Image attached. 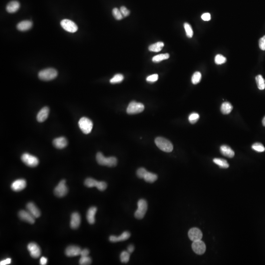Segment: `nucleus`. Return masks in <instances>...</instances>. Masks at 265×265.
<instances>
[{
  "instance_id": "nucleus-49",
  "label": "nucleus",
  "mask_w": 265,
  "mask_h": 265,
  "mask_svg": "<svg viewBox=\"0 0 265 265\" xmlns=\"http://www.w3.org/2000/svg\"><path fill=\"white\" fill-rule=\"evenodd\" d=\"M134 246L133 245H132V244H130V245L128 247V251L129 253H133L134 250Z\"/></svg>"
},
{
  "instance_id": "nucleus-45",
  "label": "nucleus",
  "mask_w": 265,
  "mask_h": 265,
  "mask_svg": "<svg viewBox=\"0 0 265 265\" xmlns=\"http://www.w3.org/2000/svg\"><path fill=\"white\" fill-rule=\"evenodd\" d=\"M201 18L205 21H208L211 20V15L209 13H205L201 16Z\"/></svg>"
},
{
  "instance_id": "nucleus-4",
  "label": "nucleus",
  "mask_w": 265,
  "mask_h": 265,
  "mask_svg": "<svg viewBox=\"0 0 265 265\" xmlns=\"http://www.w3.org/2000/svg\"><path fill=\"white\" fill-rule=\"evenodd\" d=\"M147 210V203L146 200L141 199L138 202V209L135 213V216L138 220L143 219Z\"/></svg>"
},
{
  "instance_id": "nucleus-36",
  "label": "nucleus",
  "mask_w": 265,
  "mask_h": 265,
  "mask_svg": "<svg viewBox=\"0 0 265 265\" xmlns=\"http://www.w3.org/2000/svg\"><path fill=\"white\" fill-rule=\"evenodd\" d=\"M112 13L116 20H122L124 18L121 12V11L117 8H114V9H112Z\"/></svg>"
},
{
  "instance_id": "nucleus-24",
  "label": "nucleus",
  "mask_w": 265,
  "mask_h": 265,
  "mask_svg": "<svg viewBox=\"0 0 265 265\" xmlns=\"http://www.w3.org/2000/svg\"><path fill=\"white\" fill-rule=\"evenodd\" d=\"M220 152L222 155L226 157L232 158L234 157L235 155L234 151L230 147L226 145H223L220 148Z\"/></svg>"
},
{
  "instance_id": "nucleus-42",
  "label": "nucleus",
  "mask_w": 265,
  "mask_h": 265,
  "mask_svg": "<svg viewBox=\"0 0 265 265\" xmlns=\"http://www.w3.org/2000/svg\"><path fill=\"white\" fill-rule=\"evenodd\" d=\"M159 76L157 74H153L149 76L146 78V81L148 82L154 83L156 82L158 80Z\"/></svg>"
},
{
  "instance_id": "nucleus-22",
  "label": "nucleus",
  "mask_w": 265,
  "mask_h": 265,
  "mask_svg": "<svg viewBox=\"0 0 265 265\" xmlns=\"http://www.w3.org/2000/svg\"><path fill=\"white\" fill-rule=\"evenodd\" d=\"M20 5L19 2L12 1L7 4L6 7V10L9 13H13L18 11L20 8Z\"/></svg>"
},
{
  "instance_id": "nucleus-27",
  "label": "nucleus",
  "mask_w": 265,
  "mask_h": 265,
  "mask_svg": "<svg viewBox=\"0 0 265 265\" xmlns=\"http://www.w3.org/2000/svg\"><path fill=\"white\" fill-rule=\"evenodd\" d=\"M99 184V181L92 178H88L85 181V185L88 188H93L95 187L97 188Z\"/></svg>"
},
{
  "instance_id": "nucleus-9",
  "label": "nucleus",
  "mask_w": 265,
  "mask_h": 265,
  "mask_svg": "<svg viewBox=\"0 0 265 265\" xmlns=\"http://www.w3.org/2000/svg\"><path fill=\"white\" fill-rule=\"evenodd\" d=\"M60 25L64 30L69 33H75L78 30V26L73 21L69 19H64L60 22Z\"/></svg>"
},
{
  "instance_id": "nucleus-6",
  "label": "nucleus",
  "mask_w": 265,
  "mask_h": 265,
  "mask_svg": "<svg viewBox=\"0 0 265 265\" xmlns=\"http://www.w3.org/2000/svg\"><path fill=\"white\" fill-rule=\"evenodd\" d=\"M144 109V106L140 103L132 101L127 108V112L129 115H135L143 112Z\"/></svg>"
},
{
  "instance_id": "nucleus-17",
  "label": "nucleus",
  "mask_w": 265,
  "mask_h": 265,
  "mask_svg": "<svg viewBox=\"0 0 265 265\" xmlns=\"http://www.w3.org/2000/svg\"><path fill=\"white\" fill-rule=\"evenodd\" d=\"M27 210L35 218H39L41 215L40 211L34 203L29 202L26 205Z\"/></svg>"
},
{
  "instance_id": "nucleus-29",
  "label": "nucleus",
  "mask_w": 265,
  "mask_h": 265,
  "mask_svg": "<svg viewBox=\"0 0 265 265\" xmlns=\"http://www.w3.org/2000/svg\"><path fill=\"white\" fill-rule=\"evenodd\" d=\"M213 162L221 168H227L229 166L227 161L224 159L215 158L213 160Z\"/></svg>"
},
{
  "instance_id": "nucleus-13",
  "label": "nucleus",
  "mask_w": 265,
  "mask_h": 265,
  "mask_svg": "<svg viewBox=\"0 0 265 265\" xmlns=\"http://www.w3.org/2000/svg\"><path fill=\"white\" fill-rule=\"evenodd\" d=\"M18 216L21 220L28 222L29 224H34L35 218L29 211L21 210L19 212Z\"/></svg>"
},
{
  "instance_id": "nucleus-39",
  "label": "nucleus",
  "mask_w": 265,
  "mask_h": 265,
  "mask_svg": "<svg viewBox=\"0 0 265 265\" xmlns=\"http://www.w3.org/2000/svg\"><path fill=\"white\" fill-rule=\"evenodd\" d=\"M252 148L256 151L258 152H263L265 151V148L262 144L259 143H256L252 145Z\"/></svg>"
},
{
  "instance_id": "nucleus-11",
  "label": "nucleus",
  "mask_w": 265,
  "mask_h": 265,
  "mask_svg": "<svg viewBox=\"0 0 265 265\" xmlns=\"http://www.w3.org/2000/svg\"><path fill=\"white\" fill-rule=\"evenodd\" d=\"M28 251L30 253L31 256L33 258H38L40 256L41 249L38 244L35 243H31L27 246Z\"/></svg>"
},
{
  "instance_id": "nucleus-16",
  "label": "nucleus",
  "mask_w": 265,
  "mask_h": 265,
  "mask_svg": "<svg viewBox=\"0 0 265 265\" xmlns=\"http://www.w3.org/2000/svg\"><path fill=\"white\" fill-rule=\"evenodd\" d=\"M81 216L78 212L72 213L71 216L70 227L73 229H77L81 224Z\"/></svg>"
},
{
  "instance_id": "nucleus-31",
  "label": "nucleus",
  "mask_w": 265,
  "mask_h": 265,
  "mask_svg": "<svg viewBox=\"0 0 265 265\" xmlns=\"http://www.w3.org/2000/svg\"><path fill=\"white\" fill-rule=\"evenodd\" d=\"M169 58V54H158L157 56H154L152 58V61L155 63H159L162 60L168 59Z\"/></svg>"
},
{
  "instance_id": "nucleus-2",
  "label": "nucleus",
  "mask_w": 265,
  "mask_h": 265,
  "mask_svg": "<svg viewBox=\"0 0 265 265\" xmlns=\"http://www.w3.org/2000/svg\"><path fill=\"white\" fill-rule=\"evenodd\" d=\"M155 143L161 150L166 152H171L173 150V144L169 140L162 137H158L155 139Z\"/></svg>"
},
{
  "instance_id": "nucleus-40",
  "label": "nucleus",
  "mask_w": 265,
  "mask_h": 265,
  "mask_svg": "<svg viewBox=\"0 0 265 265\" xmlns=\"http://www.w3.org/2000/svg\"><path fill=\"white\" fill-rule=\"evenodd\" d=\"M199 118V115L196 112H193L189 116V121L191 124H195Z\"/></svg>"
},
{
  "instance_id": "nucleus-41",
  "label": "nucleus",
  "mask_w": 265,
  "mask_h": 265,
  "mask_svg": "<svg viewBox=\"0 0 265 265\" xmlns=\"http://www.w3.org/2000/svg\"><path fill=\"white\" fill-rule=\"evenodd\" d=\"M148 171L145 169L144 168H140L137 171V175L140 178L144 179L145 175H146Z\"/></svg>"
},
{
  "instance_id": "nucleus-8",
  "label": "nucleus",
  "mask_w": 265,
  "mask_h": 265,
  "mask_svg": "<svg viewBox=\"0 0 265 265\" xmlns=\"http://www.w3.org/2000/svg\"><path fill=\"white\" fill-rule=\"evenodd\" d=\"M65 180L60 181L58 186L54 188V193L57 197H62L66 196L68 192V188L66 186Z\"/></svg>"
},
{
  "instance_id": "nucleus-34",
  "label": "nucleus",
  "mask_w": 265,
  "mask_h": 265,
  "mask_svg": "<svg viewBox=\"0 0 265 265\" xmlns=\"http://www.w3.org/2000/svg\"><path fill=\"white\" fill-rule=\"evenodd\" d=\"M201 79V74L199 72H196L192 77V82L194 85H196L200 82Z\"/></svg>"
},
{
  "instance_id": "nucleus-1",
  "label": "nucleus",
  "mask_w": 265,
  "mask_h": 265,
  "mask_svg": "<svg viewBox=\"0 0 265 265\" xmlns=\"http://www.w3.org/2000/svg\"><path fill=\"white\" fill-rule=\"evenodd\" d=\"M96 159L98 164L101 166L114 167L116 166L117 163V159L116 157H110L106 158L101 152H98L96 154Z\"/></svg>"
},
{
  "instance_id": "nucleus-38",
  "label": "nucleus",
  "mask_w": 265,
  "mask_h": 265,
  "mask_svg": "<svg viewBox=\"0 0 265 265\" xmlns=\"http://www.w3.org/2000/svg\"><path fill=\"white\" fill-rule=\"evenodd\" d=\"M92 262V259L89 256H81L79 260V264L81 265H90Z\"/></svg>"
},
{
  "instance_id": "nucleus-10",
  "label": "nucleus",
  "mask_w": 265,
  "mask_h": 265,
  "mask_svg": "<svg viewBox=\"0 0 265 265\" xmlns=\"http://www.w3.org/2000/svg\"><path fill=\"white\" fill-rule=\"evenodd\" d=\"M192 247V250L197 254H203L206 251V245L201 240L193 242Z\"/></svg>"
},
{
  "instance_id": "nucleus-50",
  "label": "nucleus",
  "mask_w": 265,
  "mask_h": 265,
  "mask_svg": "<svg viewBox=\"0 0 265 265\" xmlns=\"http://www.w3.org/2000/svg\"><path fill=\"white\" fill-rule=\"evenodd\" d=\"M262 124H263V126L265 127V116L263 118V121H262Z\"/></svg>"
},
{
  "instance_id": "nucleus-26",
  "label": "nucleus",
  "mask_w": 265,
  "mask_h": 265,
  "mask_svg": "<svg viewBox=\"0 0 265 265\" xmlns=\"http://www.w3.org/2000/svg\"><path fill=\"white\" fill-rule=\"evenodd\" d=\"M233 106L230 103L228 102H225L221 105L220 110L222 114L228 115L231 112Z\"/></svg>"
},
{
  "instance_id": "nucleus-28",
  "label": "nucleus",
  "mask_w": 265,
  "mask_h": 265,
  "mask_svg": "<svg viewBox=\"0 0 265 265\" xmlns=\"http://www.w3.org/2000/svg\"><path fill=\"white\" fill-rule=\"evenodd\" d=\"M257 87L260 90H264L265 88V80L261 75H258L255 78Z\"/></svg>"
},
{
  "instance_id": "nucleus-20",
  "label": "nucleus",
  "mask_w": 265,
  "mask_h": 265,
  "mask_svg": "<svg viewBox=\"0 0 265 265\" xmlns=\"http://www.w3.org/2000/svg\"><path fill=\"white\" fill-rule=\"evenodd\" d=\"M49 109L47 106L41 109L37 115L36 118L37 121L40 122H42L46 121L49 116Z\"/></svg>"
},
{
  "instance_id": "nucleus-12",
  "label": "nucleus",
  "mask_w": 265,
  "mask_h": 265,
  "mask_svg": "<svg viewBox=\"0 0 265 265\" xmlns=\"http://www.w3.org/2000/svg\"><path fill=\"white\" fill-rule=\"evenodd\" d=\"M188 236L190 240L194 241L201 240L202 238L203 234L200 229L197 228H192L190 229L188 232Z\"/></svg>"
},
{
  "instance_id": "nucleus-33",
  "label": "nucleus",
  "mask_w": 265,
  "mask_h": 265,
  "mask_svg": "<svg viewBox=\"0 0 265 265\" xmlns=\"http://www.w3.org/2000/svg\"><path fill=\"white\" fill-rule=\"evenodd\" d=\"M130 253L128 251H123L121 253L120 255L121 262L122 263H127L130 259Z\"/></svg>"
},
{
  "instance_id": "nucleus-35",
  "label": "nucleus",
  "mask_w": 265,
  "mask_h": 265,
  "mask_svg": "<svg viewBox=\"0 0 265 265\" xmlns=\"http://www.w3.org/2000/svg\"><path fill=\"white\" fill-rule=\"evenodd\" d=\"M184 27L185 30L187 37H189V38H192L193 36V32L191 26L188 23H184Z\"/></svg>"
},
{
  "instance_id": "nucleus-14",
  "label": "nucleus",
  "mask_w": 265,
  "mask_h": 265,
  "mask_svg": "<svg viewBox=\"0 0 265 265\" xmlns=\"http://www.w3.org/2000/svg\"><path fill=\"white\" fill-rule=\"evenodd\" d=\"M27 183L25 180L23 179L14 181L11 185V188L14 192H20L26 187Z\"/></svg>"
},
{
  "instance_id": "nucleus-19",
  "label": "nucleus",
  "mask_w": 265,
  "mask_h": 265,
  "mask_svg": "<svg viewBox=\"0 0 265 265\" xmlns=\"http://www.w3.org/2000/svg\"><path fill=\"white\" fill-rule=\"evenodd\" d=\"M54 146L58 149H63L67 145V140L64 137H61L54 139L53 141Z\"/></svg>"
},
{
  "instance_id": "nucleus-5",
  "label": "nucleus",
  "mask_w": 265,
  "mask_h": 265,
  "mask_svg": "<svg viewBox=\"0 0 265 265\" xmlns=\"http://www.w3.org/2000/svg\"><path fill=\"white\" fill-rule=\"evenodd\" d=\"M79 126L83 133L88 134L90 133L93 128V123L89 118L83 117L79 121Z\"/></svg>"
},
{
  "instance_id": "nucleus-48",
  "label": "nucleus",
  "mask_w": 265,
  "mask_h": 265,
  "mask_svg": "<svg viewBox=\"0 0 265 265\" xmlns=\"http://www.w3.org/2000/svg\"><path fill=\"white\" fill-rule=\"evenodd\" d=\"M47 263V259L46 257H42L40 260V263L41 265H45Z\"/></svg>"
},
{
  "instance_id": "nucleus-18",
  "label": "nucleus",
  "mask_w": 265,
  "mask_h": 265,
  "mask_svg": "<svg viewBox=\"0 0 265 265\" xmlns=\"http://www.w3.org/2000/svg\"><path fill=\"white\" fill-rule=\"evenodd\" d=\"M131 234L128 231H125L121 235L117 237L114 235H111L109 238V240L112 243L116 242H121V241H125L127 240L130 238Z\"/></svg>"
},
{
  "instance_id": "nucleus-23",
  "label": "nucleus",
  "mask_w": 265,
  "mask_h": 265,
  "mask_svg": "<svg viewBox=\"0 0 265 265\" xmlns=\"http://www.w3.org/2000/svg\"><path fill=\"white\" fill-rule=\"evenodd\" d=\"M33 26V23L29 20L21 21L17 25V28L19 31H24L29 30Z\"/></svg>"
},
{
  "instance_id": "nucleus-46",
  "label": "nucleus",
  "mask_w": 265,
  "mask_h": 265,
  "mask_svg": "<svg viewBox=\"0 0 265 265\" xmlns=\"http://www.w3.org/2000/svg\"><path fill=\"white\" fill-rule=\"evenodd\" d=\"M11 261H12V259H11V258H7V259H6L4 260L1 261V262H0V265H8V264H11Z\"/></svg>"
},
{
  "instance_id": "nucleus-30",
  "label": "nucleus",
  "mask_w": 265,
  "mask_h": 265,
  "mask_svg": "<svg viewBox=\"0 0 265 265\" xmlns=\"http://www.w3.org/2000/svg\"><path fill=\"white\" fill-rule=\"evenodd\" d=\"M157 178L158 176L156 174L148 171L144 178V180L148 183H153L157 180Z\"/></svg>"
},
{
  "instance_id": "nucleus-47",
  "label": "nucleus",
  "mask_w": 265,
  "mask_h": 265,
  "mask_svg": "<svg viewBox=\"0 0 265 265\" xmlns=\"http://www.w3.org/2000/svg\"><path fill=\"white\" fill-rule=\"evenodd\" d=\"M89 254V251L88 249H84L81 250L80 255L81 256H88Z\"/></svg>"
},
{
  "instance_id": "nucleus-3",
  "label": "nucleus",
  "mask_w": 265,
  "mask_h": 265,
  "mask_svg": "<svg viewBox=\"0 0 265 265\" xmlns=\"http://www.w3.org/2000/svg\"><path fill=\"white\" fill-rule=\"evenodd\" d=\"M38 77L41 80L49 81L56 78L58 76V72L55 69L49 68L40 71L38 73Z\"/></svg>"
},
{
  "instance_id": "nucleus-21",
  "label": "nucleus",
  "mask_w": 265,
  "mask_h": 265,
  "mask_svg": "<svg viewBox=\"0 0 265 265\" xmlns=\"http://www.w3.org/2000/svg\"><path fill=\"white\" fill-rule=\"evenodd\" d=\"M97 209L96 207H92L88 210L87 214V220L90 225H93L95 223V215Z\"/></svg>"
},
{
  "instance_id": "nucleus-37",
  "label": "nucleus",
  "mask_w": 265,
  "mask_h": 265,
  "mask_svg": "<svg viewBox=\"0 0 265 265\" xmlns=\"http://www.w3.org/2000/svg\"><path fill=\"white\" fill-rule=\"evenodd\" d=\"M226 61V59L225 57L222 56L221 54H217L215 58V62L218 65H220V64H225Z\"/></svg>"
},
{
  "instance_id": "nucleus-43",
  "label": "nucleus",
  "mask_w": 265,
  "mask_h": 265,
  "mask_svg": "<svg viewBox=\"0 0 265 265\" xmlns=\"http://www.w3.org/2000/svg\"><path fill=\"white\" fill-rule=\"evenodd\" d=\"M120 11L121 12L122 14L124 17H126L130 15V12L129 10L127 9L124 6H122L120 8Z\"/></svg>"
},
{
  "instance_id": "nucleus-15",
  "label": "nucleus",
  "mask_w": 265,
  "mask_h": 265,
  "mask_svg": "<svg viewBox=\"0 0 265 265\" xmlns=\"http://www.w3.org/2000/svg\"><path fill=\"white\" fill-rule=\"evenodd\" d=\"M81 250V248L76 245H70L66 248L65 253L68 257L79 256L80 255Z\"/></svg>"
},
{
  "instance_id": "nucleus-32",
  "label": "nucleus",
  "mask_w": 265,
  "mask_h": 265,
  "mask_svg": "<svg viewBox=\"0 0 265 265\" xmlns=\"http://www.w3.org/2000/svg\"><path fill=\"white\" fill-rule=\"evenodd\" d=\"M124 80V76L121 74H116L110 80V83L112 84L120 83Z\"/></svg>"
},
{
  "instance_id": "nucleus-7",
  "label": "nucleus",
  "mask_w": 265,
  "mask_h": 265,
  "mask_svg": "<svg viewBox=\"0 0 265 265\" xmlns=\"http://www.w3.org/2000/svg\"><path fill=\"white\" fill-rule=\"evenodd\" d=\"M21 160L22 162L28 167L32 168L36 167L39 163L38 158L29 153H24L21 156Z\"/></svg>"
},
{
  "instance_id": "nucleus-44",
  "label": "nucleus",
  "mask_w": 265,
  "mask_h": 265,
  "mask_svg": "<svg viewBox=\"0 0 265 265\" xmlns=\"http://www.w3.org/2000/svg\"><path fill=\"white\" fill-rule=\"evenodd\" d=\"M259 47L262 50L265 51V35L260 39L259 41Z\"/></svg>"
},
{
  "instance_id": "nucleus-25",
  "label": "nucleus",
  "mask_w": 265,
  "mask_h": 265,
  "mask_svg": "<svg viewBox=\"0 0 265 265\" xmlns=\"http://www.w3.org/2000/svg\"><path fill=\"white\" fill-rule=\"evenodd\" d=\"M164 46V43L163 42L159 41L150 45L148 49L151 52H159Z\"/></svg>"
}]
</instances>
